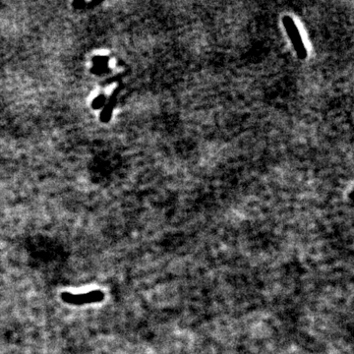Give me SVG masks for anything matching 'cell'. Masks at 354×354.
<instances>
[{"mask_svg":"<svg viewBox=\"0 0 354 354\" xmlns=\"http://www.w3.org/2000/svg\"><path fill=\"white\" fill-rule=\"evenodd\" d=\"M62 298L64 301L68 303H74V304H81L85 302H93V301H101L104 298V293L100 290L92 291L88 294L83 295H71L68 293H63Z\"/></svg>","mask_w":354,"mask_h":354,"instance_id":"cell-2","label":"cell"},{"mask_svg":"<svg viewBox=\"0 0 354 354\" xmlns=\"http://www.w3.org/2000/svg\"><path fill=\"white\" fill-rule=\"evenodd\" d=\"M282 23H283L284 29L286 31V35H287L290 43L292 44L294 52L296 53L297 56L300 59H304L307 55V52H306V48H305L301 33H300L296 23L289 16H284L282 18Z\"/></svg>","mask_w":354,"mask_h":354,"instance_id":"cell-1","label":"cell"}]
</instances>
